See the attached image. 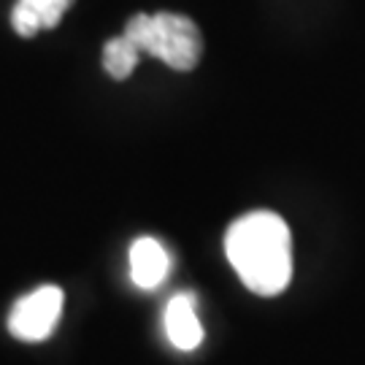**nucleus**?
Wrapping results in <instances>:
<instances>
[{
	"label": "nucleus",
	"instance_id": "3",
	"mask_svg": "<svg viewBox=\"0 0 365 365\" xmlns=\"http://www.w3.org/2000/svg\"><path fill=\"white\" fill-rule=\"evenodd\" d=\"M60 314H63V289L46 284L16 300V306L9 314V330L14 339L36 344L52 336L60 322Z\"/></svg>",
	"mask_w": 365,
	"mask_h": 365
},
{
	"label": "nucleus",
	"instance_id": "7",
	"mask_svg": "<svg viewBox=\"0 0 365 365\" xmlns=\"http://www.w3.org/2000/svg\"><path fill=\"white\" fill-rule=\"evenodd\" d=\"M138 60H141V49L133 43L125 33L122 36H117V38L106 41L103 46V68L108 76L114 78H128L135 71V66H138Z\"/></svg>",
	"mask_w": 365,
	"mask_h": 365
},
{
	"label": "nucleus",
	"instance_id": "1",
	"mask_svg": "<svg viewBox=\"0 0 365 365\" xmlns=\"http://www.w3.org/2000/svg\"><path fill=\"white\" fill-rule=\"evenodd\" d=\"M225 252L255 295H279L292 279V235L274 211H252L233 222L225 235Z\"/></svg>",
	"mask_w": 365,
	"mask_h": 365
},
{
	"label": "nucleus",
	"instance_id": "5",
	"mask_svg": "<svg viewBox=\"0 0 365 365\" xmlns=\"http://www.w3.org/2000/svg\"><path fill=\"white\" fill-rule=\"evenodd\" d=\"M165 333L168 341L182 349V352H192L200 346L203 341V325H200V317L195 312V298L192 295H176L170 298L168 309H165Z\"/></svg>",
	"mask_w": 365,
	"mask_h": 365
},
{
	"label": "nucleus",
	"instance_id": "2",
	"mask_svg": "<svg viewBox=\"0 0 365 365\" xmlns=\"http://www.w3.org/2000/svg\"><path fill=\"white\" fill-rule=\"evenodd\" d=\"M125 36L141 49V54L160 57L173 71H192L203 54V38L192 19L182 14H135Z\"/></svg>",
	"mask_w": 365,
	"mask_h": 365
},
{
	"label": "nucleus",
	"instance_id": "4",
	"mask_svg": "<svg viewBox=\"0 0 365 365\" xmlns=\"http://www.w3.org/2000/svg\"><path fill=\"white\" fill-rule=\"evenodd\" d=\"M170 268V257L157 238H138L130 247V279L135 287L155 289L165 282Z\"/></svg>",
	"mask_w": 365,
	"mask_h": 365
},
{
	"label": "nucleus",
	"instance_id": "6",
	"mask_svg": "<svg viewBox=\"0 0 365 365\" xmlns=\"http://www.w3.org/2000/svg\"><path fill=\"white\" fill-rule=\"evenodd\" d=\"M71 6L73 0H16L11 9V25L22 38H33L38 30L60 25Z\"/></svg>",
	"mask_w": 365,
	"mask_h": 365
}]
</instances>
